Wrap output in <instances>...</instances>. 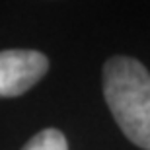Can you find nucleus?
<instances>
[{"instance_id": "1", "label": "nucleus", "mask_w": 150, "mask_h": 150, "mask_svg": "<svg viewBox=\"0 0 150 150\" xmlns=\"http://www.w3.org/2000/svg\"><path fill=\"white\" fill-rule=\"evenodd\" d=\"M103 96L125 137L150 150V72L137 59L113 57L103 67Z\"/></svg>"}, {"instance_id": "2", "label": "nucleus", "mask_w": 150, "mask_h": 150, "mask_svg": "<svg viewBox=\"0 0 150 150\" xmlns=\"http://www.w3.org/2000/svg\"><path fill=\"white\" fill-rule=\"evenodd\" d=\"M47 68L49 61L39 51H0V98H16L25 94L45 76Z\"/></svg>"}, {"instance_id": "3", "label": "nucleus", "mask_w": 150, "mask_h": 150, "mask_svg": "<svg viewBox=\"0 0 150 150\" xmlns=\"http://www.w3.org/2000/svg\"><path fill=\"white\" fill-rule=\"evenodd\" d=\"M22 150H68L67 139L57 129H43Z\"/></svg>"}]
</instances>
